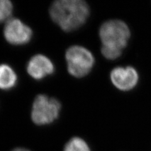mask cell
I'll list each match as a JSON object with an SVG mask.
<instances>
[{
	"instance_id": "obj_1",
	"label": "cell",
	"mask_w": 151,
	"mask_h": 151,
	"mask_svg": "<svg viewBox=\"0 0 151 151\" xmlns=\"http://www.w3.org/2000/svg\"><path fill=\"white\" fill-rule=\"evenodd\" d=\"M50 15L52 20L64 31L70 32L86 22L89 8L82 0H59L51 5Z\"/></svg>"
},
{
	"instance_id": "obj_2",
	"label": "cell",
	"mask_w": 151,
	"mask_h": 151,
	"mask_svg": "<svg viewBox=\"0 0 151 151\" xmlns=\"http://www.w3.org/2000/svg\"><path fill=\"white\" fill-rule=\"evenodd\" d=\"M130 36L129 28L124 22L113 20L105 22L100 29L102 54L108 59L118 58L126 47Z\"/></svg>"
},
{
	"instance_id": "obj_3",
	"label": "cell",
	"mask_w": 151,
	"mask_h": 151,
	"mask_svg": "<svg viewBox=\"0 0 151 151\" xmlns=\"http://www.w3.org/2000/svg\"><path fill=\"white\" fill-rule=\"evenodd\" d=\"M69 73L76 78L87 75L94 63L93 54L81 46L74 45L68 49L65 53Z\"/></svg>"
},
{
	"instance_id": "obj_4",
	"label": "cell",
	"mask_w": 151,
	"mask_h": 151,
	"mask_svg": "<svg viewBox=\"0 0 151 151\" xmlns=\"http://www.w3.org/2000/svg\"><path fill=\"white\" fill-rule=\"evenodd\" d=\"M60 108V103L56 99L40 94L33 103L32 119L38 125L50 124L58 118Z\"/></svg>"
},
{
	"instance_id": "obj_5",
	"label": "cell",
	"mask_w": 151,
	"mask_h": 151,
	"mask_svg": "<svg viewBox=\"0 0 151 151\" xmlns=\"http://www.w3.org/2000/svg\"><path fill=\"white\" fill-rule=\"evenodd\" d=\"M4 35L9 44L23 45L31 39L32 32L31 28L17 18L8 20L4 28Z\"/></svg>"
},
{
	"instance_id": "obj_6",
	"label": "cell",
	"mask_w": 151,
	"mask_h": 151,
	"mask_svg": "<svg viewBox=\"0 0 151 151\" xmlns=\"http://www.w3.org/2000/svg\"><path fill=\"white\" fill-rule=\"evenodd\" d=\"M110 78L113 84L122 91H129L134 88L139 80L137 72L130 66L115 68L111 73Z\"/></svg>"
},
{
	"instance_id": "obj_7",
	"label": "cell",
	"mask_w": 151,
	"mask_h": 151,
	"mask_svg": "<svg viewBox=\"0 0 151 151\" xmlns=\"http://www.w3.org/2000/svg\"><path fill=\"white\" fill-rule=\"evenodd\" d=\"M54 71L52 61L43 55H36L29 60L27 65V72L35 79H43Z\"/></svg>"
},
{
	"instance_id": "obj_8",
	"label": "cell",
	"mask_w": 151,
	"mask_h": 151,
	"mask_svg": "<svg viewBox=\"0 0 151 151\" xmlns=\"http://www.w3.org/2000/svg\"><path fill=\"white\" fill-rule=\"evenodd\" d=\"M17 75L11 67L6 64L0 65V89L8 90L15 86Z\"/></svg>"
},
{
	"instance_id": "obj_9",
	"label": "cell",
	"mask_w": 151,
	"mask_h": 151,
	"mask_svg": "<svg viewBox=\"0 0 151 151\" xmlns=\"http://www.w3.org/2000/svg\"><path fill=\"white\" fill-rule=\"evenodd\" d=\"M64 151H90V149L84 140L74 137L65 144Z\"/></svg>"
},
{
	"instance_id": "obj_10",
	"label": "cell",
	"mask_w": 151,
	"mask_h": 151,
	"mask_svg": "<svg viewBox=\"0 0 151 151\" xmlns=\"http://www.w3.org/2000/svg\"><path fill=\"white\" fill-rule=\"evenodd\" d=\"M13 11V4L8 0H0V22L10 16Z\"/></svg>"
},
{
	"instance_id": "obj_11",
	"label": "cell",
	"mask_w": 151,
	"mask_h": 151,
	"mask_svg": "<svg viewBox=\"0 0 151 151\" xmlns=\"http://www.w3.org/2000/svg\"><path fill=\"white\" fill-rule=\"evenodd\" d=\"M12 151H30V150L25 148H16L14 150H13Z\"/></svg>"
}]
</instances>
